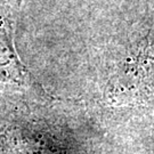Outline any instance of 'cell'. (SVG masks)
<instances>
[{
  "instance_id": "obj_3",
  "label": "cell",
  "mask_w": 154,
  "mask_h": 154,
  "mask_svg": "<svg viewBox=\"0 0 154 154\" xmlns=\"http://www.w3.org/2000/svg\"><path fill=\"white\" fill-rule=\"evenodd\" d=\"M2 138L6 154H70L66 143L51 130L11 126Z\"/></svg>"
},
{
  "instance_id": "obj_1",
  "label": "cell",
  "mask_w": 154,
  "mask_h": 154,
  "mask_svg": "<svg viewBox=\"0 0 154 154\" xmlns=\"http://www.w3.org/2000/svg\"><path fill=\"white\" fill-rule=\"evenodd\" d=\"M104 95L114 105L139 104L154 96V39L149 34L123 50Z\"/></svg>"
},
{
  "instance_id": "obj_2",
  "label": "cell",
  "mask_w": 154,
  "mask_h": 154,
  "mask_svg": "<svg viewBox=\"0 0 154 154\" xmlns=\"http://www.w3.org/2000/svg\"><path fill=\"white\" fill-rule=\"evenodd\" d=\"M22 0L11 6L0 0V90H28L39 86L17 54L14 33Z\"/></svg>"
}]
</instances>
